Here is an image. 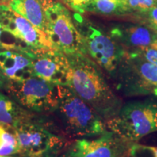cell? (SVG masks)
Here are the masks:
<instances>
[{"instance_id": "15", "label": "cell", "mask_w": 157, "mask_h": 157, "mask_svg": "<svg viewBox=\"0 0 157 157\" xmlns=\"http://www.w3.org/2000/svg\"><path fill=\"white\" fill-rule=\"evenodd\" d=\"M29 116L27 111L13 98L0 92V124L13 129Z\"/></svg>"}, {"instance_id": "2", "label": "cell", "mask_w": 157, "mask_h": 157, "mask_svg": "<svg viewBox=\"0 0 157 157\" xmlns=\"http://www.w3.org/2000/svg\"><path fill=\"white\" fill-rule=\"evenodd\" d=\"M54 112L72 136H98L108 130L105 119L69 87L59 86Z\"/></svg>"}, {"instance_id": "14", "label": "cell", "mask_w": 157, "mask_h": 157, "mask_svg": "<svg viewBox=\"0 0 157 157\" xmlns=\"http://www.w3.org/2000/svg\"><path fill=\"white\" fill-rule=\"evenodd\" d=\"M50 0H10L7 5L45 34L47 8Z\"/></svg>"}, {"instance_id": "11", "label": "cell", "mask_w": 157, "mask_h": 157, "mask_svg": "<svg viewBox=\"0 0 157 157\" xmlns=\"http://www.w3.org/2000/svg\"><path fill=\"white\" fill-rule=\"evenodd\" d=\"M34 76L56 85L68 87L70 65L68 57L54 49L33 50Z\"/></svg>"}, {"instance_id": "1", "label": "cell", "mask_w": 157, "mask_h": 157, "mask_svg": "<svg viewBox=\"0 0 157 157\" xmlns=\"http://www.w3.org/2000/svg\"><path fill=\"white\" fill-rule=\"evenodd\" d=\"M70 65L68 86L105 120L115 117L122 106L121 99L105 79L101 68L85 54L67 56Z\"/></svg>"}, {"instance_id": "25", "label": "cell", "mask_w": 157, "mask_h": 157, "mask_svg": "<svg viewBox=\"0 0 157 157\" xmlns=\"http://www.w3.org/2000/svg\"><path fill=\"white\" fill-rule=\"evenodd\" d=\"M10 0H0V5H5V4H8Z\"/></svg>"}, {"instance_id": "24", "label": "cell", "mask_w": 157, "mask_h": 157, "mask_svg": "<svg viewBox=\"0 0 157 157\" xmlns=\"http://www.w3.org/2000/svg\"><path fill=\"white\" fill-rule=\"evenodd\" d=\"M7 80L6 79L1 72H0V88L1 89H5L7 84Z\"/></svg>"}, {"instance_id": "18", "label": "cell", "mask_w": 157, "mask_h": 157, "mask_svg": "<svg viewBox=\"0 0 157 157\" xmlns=\"http://www.w3.org/2000/svg\"><path fill=\"white\" fill-rule=\"evenodd\" d=\"M124 5L130 13H143L157 6V0H125Z\"/></svg>"}, {"instance_id": "10", "label": "cell", "mask_w": 157, "mask_h": 157, "mask_svg": "<svg viewBox=\"0 0 157 157\" xmlns=\"http://www.w3.org/2000/svg\"><path fill=\"white\" fill-rule=\"evenodd\" d=\"M132 143L107 130L97 138L76 140L68 154L70 157H124Z\"/></svg>"}, {"instance_id": "4", "label": "cell", "mask_w": 157, "mask_h": 157, "mask_svg": "<svg viewBox=\"0 0 157 157\" xmlns=\"http://www.w3.org/2000/svg\"><path fill=\"white\" fill-rule=\"evenodd\" d=\"M73 17L83 38L87 56L114 79L127 51L111 35L84 19L80 13H76Z\"/></svg>"}, {"instance_id": "3", "label": "cell", "mask_w": 157, "mask_h": 157, "mask_svg": "<svg viewBox=\"0 0 157 157\" xmlns=\"http://www.w3.org/2000/svg\"><path fill=\"white\" fill-rule=\"evenodd\" d=\"M108 129L124 140L135 143L157 132V101L153 99L123 104L115 117L105 120Z\"/></svg>"}, {"instance_id": "17", "label": "cell", "mask_w": 157, "mask_h": 157, "mask_svg": "<svg viewBox=\"0 0 157 157\" xmlns=\"http://www.w3.org/2000/svg\"><path fill=\"white\" fill-rule=\"evenodd\" d=\"M16 154H19V146L14 131L0 124V156H10Z\"/></svg>"}, {"instance_id": "19", "label": "cell", "mask_w": 157, "mask_h": 157, "mask_svg": "<svg viewBox=\"0 0 157 157\" xmlns=\"http://www.w3.org/2000/svg\"><path fill=\"white\" fill-rule=\"evenodd\" d=\"M16 48H28L13 35L5 31L0 24V50Z\"/></svg>"}, {"instance_id": "5", "label": "cell", "mask_w": 157, "mask_h": 157, "mask_svg": "<svg viewBox=\"0 0 157 157\" xmlns=\"http://www.w3.org/2000/svg\"><path fill=\"white\" fill-rule=\"evenodd\" d=\"M114 80L118 91L127 97H157V66L135 51L126 52Z\"/></svg>"}, {"instance_id": "27", "label": "cell", "mask_w": 157, "mask_h": 157, "mask_svg": "<svg viewBox=\"0 0 157 157\" xmlns=\"http://www.w3.org/2000/svg\"><path fill=\"white\" fill-rule=\"evenodd\" d=\"M115 1L119 2H121V3H124V4L125 0H115Z\"/></svg>"}, {"instance_id": "21", "label": "cell", "mask_w": 157, "mask_h": 157, "mask_svg": "<svg viewBox=\"0 0 157 157\" xmlns=\"http://www.w3.org/2000/svg\"><path fill=\"white\" fill-rule=\"evenodd\" d=\"M136 17L157 33V6L143 13H137Z\"/></svg>"}, {"instance_id": "8", "label": "cell", "mask_w": 157, "mask_h": 157, "mask_svg": "<svg viewBox=\"0 0 157 157\" xmlns=\"http://www.w3.org/2000/svg\"><path fill=\"white\" fill-rule=\"evenodd\" d=\"M58 88V85L34 76L21 82H8L5 90L21 106L36 112H54Z\"/></svg>"}, {"instance_id": "28", "label": "cell", "mask_w": 157, "mask_h": 157, "mask_svg": "<svg viewBox=\"0 0 157 157\" xmlns=\"http://www.w3.org/2000/svg\"><path fill=\"white\" fill-rule=\"evenodd\" d=\"M0 157H10V156H0Z\"/></svg>"}, {"instance_id": "9", "label": "cell", "mask_w": 157, "mask_h": 157, "mask_svg": "<svg viewBox=\"0 0 157 157\" xmlns=\"http://www.w3.org/2000/svg\"><path fill=\"white\" fill-rule=\"evenodd\" d=\"M0 24L4 30L29 48L34 50L52 49L47 35L13 11L7 4L0 5Z\"/></svg>"}, {"instance_id": "16", "label": "cell", "mask_w": 157, "mask_h": 157, "mask_svg": "<svg viewBox=\"0 0 157 157\" xmlns=\"http://www.w3.org/2000/svg\"><path fill=\"white\" fill-rule=\"evenodd\" d=\"M84 10L103 15H124L130 13L124 4L115 0H91Z\"/></svg>"}, {"instance_id": "6", "label": "cell", "mask_w": 157, "mask_h": 157, "mask_svg": "<svg viewBox=\"0 0 157 157\" xmlns=\"http://www.w3.org/2000/svg\"><path fill=\"white\" fill-rule=\"evenodd\" d=\"M46 13L45 34L52 49L66 56L87 55L83 38L76 28L69 10L60 2L50 0Z\"/></svg>"}, {"instance_id": "20", "label": "cell", "mask_w": 157, "mask_h": 157, "mask_svg": "<svg viewBox=\"0 0 157 157\" xmlns=\"http://www.w3.org/2000/svg\"><path fill=\"white\" fill-rule=\"evenodd\" d=\"M133 157H157V147L147 146L133 143L129 148Z\"/></svg>"}, {"instance_id": "12", "label": "cell", "mask_w": 157, "mask_h": 157, "mask_svg": "<svg viewBox=\"0 0 157 157\" xmlns=\"http://www.w3.org/2000/svg\"><path fill=\"white\" fill-rule=\"evenodd\" d=\"M33 50L29 48L0 50V72L7 82H21L34 76Z\"/></svg>"}, {"instance_id": "23", "label": "cell", "mask_w": 157, "mask_h": 157, "mask_svg": "<svg viewBox=\"0 0 157 157\" xmlns=\"http://www.w3.org/2000/svg\"><path fill=\"white\" fill-rule=\"evenodd\" d=\"M143 58L148 60L149 62L152 63L157 66V48H148L143 50H136Z\"/></svg>"}, {"instance_id": "13", "label": "cell", "mask_w": 157, "mask_h": 157, "mask_svg": "<svg viewBox=\"0 0 157 157\" xmlns=\"http://www.w3.org/2000/svg\"><path fill=\"white\" fill-rule=\"evenodd\" d=\"M109 34L127 52L157 48V33L145 23L117 25Z\"/></svg>"}, {"instance_id": "7", "label": "cell", "mask_w": 157, "mask_h": 157, "mask_svg": "<svg viewBox=\"0 0 157 157\" xmlns=\"http://www.w3.org/2000/svg\"><path fill=\"white\" fill-rule=\"evenodd\" d=\"M24 157H56L65 146L62 137L44 124L27 117L13 128Z\"/></svg>"}, {"instance_id": "22", "label": "cell", "mask_w": 157, "mask_h": 157, "mask_svg": "<svg viewBox=\"0 0 157 157\" xmlns=\"http://www.w3.org/2000/svg\"><path fill=\"white\" fill-rule=\"evenodd\" d=\"M60 1L75 13L82 14L84 13V8L91 0H60Z\"/></svg>"}, {"instance_id": "26", "label": "cell", "mask_w": 157, "mask_h": 157, "mask_svg": "<svg viewBox=\"0 0 157 157\" xmlns=\"http://www.w3.org/2000/svg\"><path fill=\"white\" fill-rule=\"evenodd\" d=\"M124 157H133V156H132V155H131L130 154H129V152L127 153V154L126 155H125V156H124Z\"/></svg>"}]
</instances>
